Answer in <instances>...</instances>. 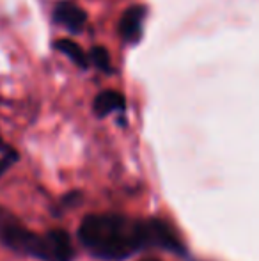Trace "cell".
Wrapping results in <instances>:
<instances>
[{"label": "cell", "instance_id": "obj_10", "mask_svg": "<svg viewBox=\"0 0 259 261\" xmlns=\"http://www.w3.org/2000/svg\"><path fill=\"white\" fill-rule=\"evenodd\" d=\"M142 261H158V259H142Z\"/></svg>", "mask_w": 259, "mask_h": 261}, {"label": "cell", "instance_id": "obj_5", "mask_svg": "<svg viewBox=\"0 0 259 261\" xmlns=\"http://www.w3.org/2000/svg\"><path fill=\"white\" fill-rule=\"evenodd\" d=\"M144 16H146V7L140 6V4L128 7L123 13L118 25V31L126 43H138V39L142 36V21H144Z\"/></svg>", "mask_w": 259, "mask_h": 261}, {"label": "cell", "instance_id": "obj_7", "mask_svg": "<svg viewBox=\"0 0 259 261\" xmlns=\"http://www.w3.org/2000/svg\"><path fill=\"white\" fill-rule=\"evenodd\" d=\"M55 48L61 54H64L68 59H71L76 66H80L82 69H85L89 66V59H87L85 52L82 50V46L78 43H75L73 39H59L55 43Z\"/></svg>", "mask_w": 259, "mask_h": 261}, {"label": "cell", "instance_id": "obj_8", "mask_svg": "<svg viewBox=\"0 0 259 261\" xmlns=\"http://www.w3.org/2000/svg\"><path fill=\"white\" fill-rule=\"evenodd\" d=\"M91 61L94 62V66H96L100 71L103 73H110L112 71V66H110V55H108V50L103 48V46H94L93 50H91Z\"/></svg>", "mask_w": 259, "mask_h": 261}, {"label": "cell", "instance_id": "obj_6", "mask_svg": "<svg viewBox=\"0 0 259 261\" xmlns=\"http://www.w3.org/2000/svg\"><path fill=\"white\" fill-rule=\"evenodd\" d=\"M93 107H94L96 116L105 117L112 112H121V110H125L126 101H125V96H123L121 93L108 89V91H103V93L98 94Z\"/></svg>", "mask_w": 259, "mask_h": 261}, {"label": "cell", "instance_id": "obj_4", "mask_svg": "<svg viewBox=\"0 0 259 261\" xmlns=\"http://www.w3.org/2000/svg\"><path fill=\"white\" fill-rule=\"evenodd\" d=\"M53 18H55L57 23L63 25L64 29H68L69 32H75V34L82 32L87 23L85 11L80 6H76L75 2H69V0L57 4L55 11H53Z\"/></svg>", "mask_w": 259, "mask_h": 261}, {"label": "cell", "instance_id": "obj_1", "mask_svg": "<svg viewBox=\"0 0 259 261\" xmlns=\"http://www.w3.org/2000/svg\"><path fill=\"white\" fill-rule=\"evenodd\" d=\"M78 240L93 256L107 261H121L153 247V219L103 213L89 215L78 227Z\"/></svg>", "mask_w": 259, "mask_h": 261}, {"label": "cell", "instance_id": "obj_3", "mask_svg": "<svg viewBox=\"0 0 259 261\" xmlns=\"http://www.w3.org/2000/svg\"><path fill=\"white\" fill-rule=\"evenodd\" d=\"M36 238V233L28 231L27 227L21 226L13 217L0 213V240L11 251L20 252V254L28 256L32 249V242Z\"/></svg>", "mask_w": 259, "mask_h": 261}, {"label": "cell", "instance_id": "obj_9", "mask_svg": "<svg viewBox=\"0 0 259 261\" xmlns=\"http://www.w3.org/2000/svg\"><path fill=\"white\" fill-rule=\"evenodd\" d=\"M14 160H16V153H14V151L7 153V155H4V158H0V176H2L7 169H9V165L13 164Z\"/></svg>", "mask_w": 259, "mask_h": 261}, {"label": "cell", "instance_id": "obj_2", "mask_svg": "<svg viewBox=\"0 0 259 261\" xmlns=\"http://www.w3.org/2000/svg\"><path fill=\"white\" fill-rule=\"evenodd\" d=\"M73 256L75 249L71 237L66 231L53 229L46 234H39L34 258L41 261H73Z\"/></svg>", "mask_w": 259, "mask_h": 261}]
</instances>
